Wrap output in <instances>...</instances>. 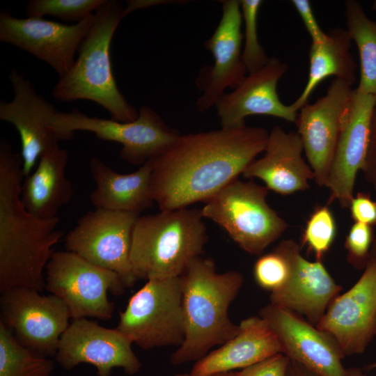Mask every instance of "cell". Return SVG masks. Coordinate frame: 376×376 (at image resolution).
I'll return each instance as SVG.
<instances>
[{"label":"cell","mask_w":376,"mask_h":376,"mask_svg":"<svg viewBox=\"0 0 376 376\" xmlns=\"http://www.w3.org/2000/svg\"><path fill=\"white\" fill-rule=\"evenodd\" d=\"M316 327L337 342L344 357L363 353L376 336V265L330 303Z\"/></svg>","instance_id":"obj_17"},{"label":"cell","mask_w":376,"mask_h":376,"mask_svg":"<svg viewBox=\"0 0 376 376\" xmlns=\"http://www.w3.org/2000/svg\"><path fill=\"white\" fill-rule=\"evenodd\" d=\"M175 376H192L190 373H183V374H178ZM210 376H235V373L232 372H228V373H223L219 374H216Z\"/></svg>","instance_id":"obj_42"},{"label":"cell","mask_w":376,"mask_h":376,"mask_svg":"<svg viewBox=\"0 0 376 376\" xmlns=\"http://www.w3.org/2000/svg\"><path fill=\"white\" fill-rule=\"evenodd\" d=\"M201 210L183 207L139 216L130 260L137 280L180 276L207 241Z\"/></svg>","instance_id":"obj_5"},{"label":"cell","mask_w":376,"mask_h":376,"mask_svg":"<svg viewBox=\"0 0 376 376\" xmlns=\"http://www.w3.org/2000/svg\"><path fill=\"white\" fill-rule=\"evenodd\" d=\"M354 90L352 84L335 79L324 95L297 113V132L319 187H326Z\"/></svg>","instance_id":"obj_12"},{"label":"cell","mask_w":376,"mask_h":376,"mask_svg":"<svg viewBox=\"0 0 376 376\" xmlns=\"http://www.w3.org/2000/svg\"><path fill=\"white\" fill-rule=\"evenodd\" d=\"M290 359L279 353L235 373V376H287Z\"/></svg>","instance_id":"obj_34"},{"label":"cell","mask_w":376,"mask_h":376,"mask_svg":"<svg viewBox=\"0 0 376 376\" xmlns=\"http://www.w3.org/2000/svg\"><path fill=\"white\" fill-rule=\"evenodd\" d=\"M291 3L301 18L311 36L312 43H318L324 40L327 33L323 31L318 23L310 1L308 0H292Z\"/></svg>","instance_id":"obj_36"},{"label":"cell","mask_w":376,"mask_h":376,"mask_svg":"<svg viewBox=\"0 0 376 376\" xmlns=\"http://www.w3.org/2000/svg\"><path fill=\"white\" fill-rule=\"evenodd\" d=\"M375 101V95L354 88L339 136L325 187L329 190V203L337 201L343 208L350 207L357 173L364 164Z\"/></svg>","instance_id":"obj_19"},{"label":"cell","mask_w":376,"mask_h":376,"mask_svg":"<svg viewBox=\"0 0 376 376\" xmlns=\"http://www.w3.org/2000/svg\"><path fill=\"white\" fill-rule=\"evenodd\" d=\"M365 369L366 370H373V369H376V361L374 362V363H372L369 365H367L366 367H365Z\"/></svg>","instance_id":"obj_43"},{"label":"cell","mask_w":376,"mask_h":376,"mask_svg":"<svg viewBox=\"0 0 376 376\" xmlns=\"http://www.w3.org/2000/svg\"><path fill=\"white\" fill-rule=\"evenodd\" d=\"M288 70V64L270 57L261 69L249 74L233 91L224 94L215 107L221 127L245 125L251 115L270 116L295 122L298 112L284 104L277 93L279 81Z\"/></svg>","instance_id":"obj_20"},{"label":"cell","mask_w":376,"mask_h":376,"mask_svg":"<svg viewBox=\"0 0 376 376\" xmlns=\"http://www.w3.org/2000/svg\"><path fill=\"white\" fill-rule=\"evenodd\" d=\"M106 0H31L26 5L28 17L50 15L65 22L79 23L94 13Z\"/></svg>","instance_id":"obj_30"},{"label":"cell","mask_w":376,"mask_h":376,"mask_svg":"<svg viewBox=\"0 0 376 376\" xmlns=\"http://www.w3.org/2000/svg\"><path fill=\"white\" fill-rule=\"evenodd\" d=\"M221 3V19L205 42V49L213 56L214 63L203 67L196 79L197 87L203 92L196 101L200 112L215 107L226 89L235 88L247 74L242 59L240 1L224 0Z\"/></svg>","instance_id":"obj_16"},{"label":"cell","mask_w":376,"mask_h":376,"mask_svg":"<svg viewBox=\"0 0 376 376\" xmlns=\"http://www.w3.org/2000/svg\"><path fill=\"white\" fill-rule=\"evenodd\" d=\"M60 140H70L75 131H87L104 141L122 144L120 157L132 165L141 166L163 154L180 135L148 106H141L138 118L127 123L90 117L77 109L58 111L53 123Z\"/></svg>","instance_id":"obj_8"},{"label":"cell","mask_w":376,"mask_h":376,"mask_svg":"<svg viewBox=\"0 0 376 376\" xmlns=\"http://www.w3.org/2000/svg\"><path fill=\"white\" fill-rule=\"evenodd\" d=\"M68 159V150L58 146L44 153L35 170L25 177L21 201L29 212L42 219L55 218L70 201L73 188L65 175Z\"/></svg>","instance_id":"obj_25"},{"label":"cell","mask_w":376,"mask_h":376,"mask_svg":"<svg viewBox=\"0 0 376 376\" xmlns=\"http://www.w3.org/2000/svg\"><path fill=\"white\" fill-rule=\"evenodd\" d=\"M89 168L95 184L90 201L95 208L141 214L155 203L150 189L152 159L129 174L116 172L96 157L91 159Z\"/></svg>","instance_id":"obj_24"},{"label":"cell","mask_w":376,"mask_h":376,"mask_svg":"<svg viewBox=\"0 0 376 376\" xmlns=\"http://www.w3.org/2000/svg\"><path fill=\"white\" fill-rule=\"evenodd\" d=\"M116 328L143 350L179 347L185 335L181 277L147 281L119 313Z\"/></svg>","instance_id":"obj_7"},{"label":"cell","mask_w":376,"mask_h":376,"mask_svg":"<svg viewBox=\"0 0 376 376\" xmlns=\"http://www.w3.org/2000/svg\"><path fill=\"white\" fill-rule=\"evenodd\" d=\"M293 240H284L255 263L253 276L263 289L275 292L288 283L292 272L291 246Z\"/></svg>","instance_id":"obj_29"},{"label":"cell","mask_w":376,"mask_h":376,"mask_svg":"<svg viewBox=\"0 0 376 376\" xmlns=\"http://www.w3.org/2000/svg\"><path fill=\"white\" fill-rule=\"evenodd\" d=\"M349 208L354 222L376 226V201L368 194L358 192L354 195Z\"/></svg>","instance_id":"obj_35"},{"label":"cell","mask_w":376,"mask_h":376,"mask_svg":"<svg viewBox=\"0 0 376 376\" xmlns=\"http://www.w3.org/2000/svg\"><path fill=\"white\" fill-rule=\"evenodd\" d=\"M132 344L117 328H106L86 318L77 319L62 334L54 357L65 370L89 363L96 368L98 376H110L114 368H121L132 375L141 366Z\"/></svg>","instance_id":"obj_14"},{"label":"cell","mask_w":376,"mask_h":376,"mask_svg":"<svg viewBox=\"0 0 376 376\" xmlns=\"http://www.w3.org/2000/svg\"><path fill=\"white\" fill-rule=\"evenodd\" d=\"M292 272L286 285L270 293V304L292 311L316 326L341 290L322 261H310L292 241Z\"/></svg>","instance_id":"obj_22"},{"label":"cell","mask_w":376,"mask_h":376,"mask_svg":"<svg viewBox=\"0 0 376 376\" xmlns=\"http://www.w3.org/2000/svg\"><path fill=\"white\" fill-rule=\"evenodd\" d=\"M125 7L116 0H106L94 13L93 23L81 41L78 57L70 70L54 86L53 97L62 102L93 101L106 109L111 119L127 123L139 111L118 88L110 56L111 40L125 16Z\"/></svg>","instance_id":"obj_4"},{"label":"cell","mask_w":376,"mask_h":376,"mask_svg":"<svg viewBox=\"0 0 376 376\" xmlns=\"http://www.w3.org/2000/svg\"><path fill=\"white\" fill-rule=\"evenodd\" d=\"M352 42L347 30L337 28L327 33L322 42H311L307 82L300 95L290 104L295 111L308 103L315 88L328 77L334 76L354 84L356 63L350 52Z\"/></svg>","instance_id":"obj_26"},{"label":"cell","mask_w":376,"mask_h":376,"mask_svg":"<svg viewBox=\"0 0 376 376\" xmlns=\"http://www.w3.org/2000/svg\"><path fill=\"white\" fill-rule=\"evenodd\" d=\"M269 133L244 125L180 135L152 159L150 189L160 210L206 202L265 151Z\"/></svg>","instance_id":"obj_1"},{"label":"cell","mask_w":376,"mask_h":376,"mask_svg":"<svg viewBox=\"0 0 376 376\" xmlns=\"http://www.w3.org/2000/svg\"><path fill=\"white\" fill-rule=\"evenodd\" d=\"M269 189L235 180L208 199L201 209L244 251L261 256L286 230L288 223L267 202Z\"/></svg>","instance_id":"obj_6"},{"label":"cell","mask_w":376,"mask_h":376,"mask_svg":"<svg viewBox=\"0 0 376 376\" xmlns=\"http://www.w3.org/2000/svg\"><path fill=\"white\" fill-rule=\"evenodd\" d=\"M40 293L23 287L1 293L0 322L22 345L45 357H55L71 318L61 299Z\"/></svg>","instance_id":"obj_11"},{"label":"cell","mask_w":376,"mask_h":376,"mask_svg":"<svg viewBox=\"0 0 376 376\" xmlns=\"http://www.w3.org/2000/svg\"><path fill=\"white\" fill-rule=\"evenodd\" d=\"M336 235L334 216L327 205L317 207L308 219L301 236V242L322 261L332 246Z\"/></svg>","instance_id":"obj_31"},{"label":"cell","mask_w":376,"mask_h":376,"mask_svg":"<svg viewBox=\"0 0 376 376\" xmlns=\"http://www.w3.org/2000/svg\"><path fill=\"white\" fill-rule=\"evenodd\" d=\"M368 262L372 263L376 265V235L374 237V240L372 244Z\"/></svg>","instance_id":"obj_40"},{"label":"cell","mask_w":376,"mask_h":376,"mask_svg":"<svg viewBox=\"0 0 376 376\" xmlns=\"http://www.w3.org/2000/svg\"><path fill=\"white\" fill-rule=\"evenodd\" d=\"M166 1L161 0H130L127 1V7L125 8V16L132 13L134 10L139 9H144L153 6L155 5H159L162 3H166Z\"/></svg>","instance_id":"obj_38"},{"label":"cell","mask_w":376,"mask_h":376,"mask_svg":"<svg viewBox=\"0 0 376 376\" xmlns=\"http://www.w3.org/2000/svg\"><path fill=\"white\" fill-rule=\"evenodd\" d=\"M238 326L235 336L197 361L190 372L192 376H210L244 369L282 353L277 336L260 315L249 317Z\"/></svg>","instance_id":"obj_23"},{"label":"cell","mask_w":376,"mask_h":376,"mask_svg":"<svg viewBox=\"0 0 376 376\" xmlns=\"http://www.w3.org/2000/svg\"><path fill=\"white\" fill-rule=\"evenodd\" d=\"M185 335L170 358L173 365L198 361L237 333L228 308L244 281L237 271L218 273L210 258L196 257L180 276Z\"/></svg>","instance_id":"obj_3"},{"label":"cell","mask_w":376,"mask_h":376,"mask_svg":"<svg viewBox=\"0 0 376 376\" xmlns=\"http://www.w3.org/2000/svg\"><path fill=\"white\" fill-rule=\"evenodd\" d=\"M125 288L116 272L68 251H54L45 268V290L63 301L73 320L111 318L108 292L121 295Z\"/></svg>","instance_id":"obj_9"},{"label":"cell","mask_w":376,"mask_h":376,"mask_svg":"<svg viewBox=\"0 0 376 376\" xmlns=\"http://www.w3.org/2000/svg\"><path fill=\"white\" fill-rule=\"evenodd\" d=\"M347 376H369L364 374L359 368H347Z\"/></svg>","instance_id":"obj_41"},{"label":"cell","mask_w":376,"mask_h":376,"mask_svg":"<svg viewBox=\"0 0 376 376\" xmlns=\"http://www.w3.org/2000/svg\"><path fill=\"white\" fill-rule=\"evenodd\" d=\"M23 162L10 142L0 141V292L29 288L42 292L44 271L63 235L58 217L42 219L21 201Z\"/></svg>","instance_id":"obj_2"},{"label":"cell","mask_w":376,"mask_h":376,"mask_svg":"<svg viewBox=\"0 0 376 376\" xmlns=\"http://www.w3.org/2000/svg\"><path fill=\"white\" fill-rule=\"evenodd\" d=\"M361 171L366 182L376 194V101L372 114L368 150Z\"/></svg>","instance_id":"obj_37"},{"label":"cell","mask_w":376,"mask_h":376,"mask_svg":"<svg viewBox=\"0 0 376 376\" xmlns=\"http://www.w3.org/2000/svg\"><path fill=\"white\" fill-rule=\"evenodd\" d=\"M375 236L373 226L354 222L345 241L347 258L356 269H364L369 260L370 252Z\"/></svg>","instance_id":"obj_33"},{"label":"cell","mask_w":376,"mask_h":376,"mask_svg":"<svg viewBox=\"0 0 376 376\" xmlns=\"http://www.w3.org/2000/svg\"><path fill=\"white\" fill-rule=\"evenodd\" d=\"M347 31L357 47L360 80L357 91L376 96V22L366 15L362 5L354 0L345 1Z\"/></svg>","instance_id":"obj_27"},{"label":"cell","mask_w":376,"mask_h":376,"mask_svg":"<svg viewBox=\"0 0 376 376\" xmlns=\"http://www.w3.org/2000/svg\"><path fill=\"white\" fill-rule=\"evenodd\" d=\"M140 214L95 208L82 215L65 238L66 251L116 272L125 288L137 281L130 260L132 232Z\"/></svg>","instance_id":"obj_10"},{"label":"cell","mask_w":376,"mask_h":376,"mask_svg":"<svg viewBox=\"0 0 376 376\" xmlns=\"http://www.w3.org/2000/svg\"><path fill=\"white\" fill-rule=\"evenodd\" d=\"M94 13L72 25L43 17L17 18L0 12V41L17 47L49 65L59 79L73 66L75 53L91 27Z\"/></svg>","instance_id":"obj_13"},{"label":"cell","mask_w":376,"mask_h":376,"mask_svg":"<svg viewBox=\"0 0 376 376\" xmlns=\"http://www.w3.org/2000/svg\"><path fill=\"white\" fill-rule=\"evenodd\" d=\"M54 361L22 345L0 322V376H52Z\"/></svg>","instance_id":"obj_28"},{"label":"cell","mask_w":376,"mask_h":376,"mask_svg":"<svg viewBox=\"0 0 376 376\" xmlns=\"http://www.w3.org/2000/svg\"><path fill=\"white\" fill-rule=\"evenodd\" d=\"M303 152L298 133L276 125L269 133L264 155L251 162L242 175L258 178L269 190L283 196L305 191L315 176Z\"/></svg>","instance_id":"obj_21"},{"label":"cell","mask_w":376,"mask_h":376,"mask_svg":"<svg viewBox=\"0 0 376 376\" xmlns=\"http://www.w3.org/2000/svg\"><path fill=\"white\" fill-rule=\"evenodd\" d=\"M275 333L282 354L318 376H347L344 357L328 333L289 310L271 304L259 312Z\"/></svg>","instance_id":"obj_18"},{"label":"cell","mask_w":376,"mask_h":376,"mask_svg":"<svg viewBox=\"0 0 376 376\" xmlns=\"http://www.w3.org/2000/svg\"><path fill=\"white\" fill-rule=\"evenodd\" d=\"M262 3L263 1L260 0L240 1L242 22L244 24L242 59L248 74L261 69L269 58L258 38L257 21Z\"/></svg>","instance_id":"obj_32"},{"label":"cell","mask_w":376,"mask_h":376,"mask_svg":"<svg viewBox=\"0 0 376 376\" xmlns=\"http://www.w3.org/2000/svg\"><path fill=\"white\" fill-rule=\"evenodd\" d=\"M287 376H318L299 363L290 361L288 368Z\"/></svg>","instance_id":"obj_39"},{"label":"cell","mask_w":376,"mask_h":376,"mask_svg":"<svg viewBox=\"0 0 376 376\" xmlns=\"http://www.w3.org/2000/svg\"><path fill=\"white\" fill-rule=\"evenodd\" d=\"M8 78L13 98L9 102L1 100L0 119L12 124L19 133L25 178L44 153L59 146L60 139L53 128L58 111L15 68L10 71Z\"/></svg>","instance_id":"obj_15"},{"label":"cell","mask_w":376,"mask_h":376,"mask_svg":"<svg viewBox=\"0 0 376 376\" xmlns=\"http://www.w3.org/2000/svg\"><path fill=\"white\" fill-rule=\"evenodd\" d=\"M372 8H373V10H376V0L374 1L373 3Z\"/></svg>","instance_id":"obj_44"}]
</instances>
